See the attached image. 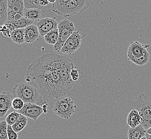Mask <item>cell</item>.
Listing matches in <instances>:
<instances>
[{"mask_svg":"<svg viewBox=\"0 0 151 139\" xmlns=\"http://www.w3.org/2000/svg\"><path fill=\"white\" fill-rule=\"evenodd\" d=\"M73 68V62L67 56L49 54L29 65L25 79L38 88L50 109L57 100L76 92L79 81H73L70 75Z\"/></svg>","mask_w":151,"mask_h":139,"instance_id":"1","label":"cell"},{"mask_svg":"<svg viewBox=\"0 0 151 139\" xmlns=\"http://www.w3.org/2000/svg\"><path fill=\"white\" fill-rule=\"evenodd\" d=\"M92 0H56L52 11L65 17L82 14L90 6Z\"/></svg>","mask_w":151,"mask_h":139,"instance_id":"2","label":"cell"},{"mask_svg":"<svg viewBox=\"0 0 151 139\" xmlns=\"http://www.w3.org/2000/svg\"><path fill=\"white\" fill-rule=\"evenodd\" d=\"M14 97H19L25 103L37 104L41 107L47 104L44 96L37 88L27 82L18 84L13 88Z\"/></svg>","mask_w":151,"mask_h":139,"instance_id":"3","label":"cell"},{"mask_svg":"<svg viewBox=\"0 0 151 139\" xmlns=\"http://www.w3.org/2000/svg\"><path fill=\"white\" fill-rule=\"evenodd\" d=\"M132 109L139 112L142 118V125L146 130L151 127V98L144 94H141L131 103Z\"/></svg>","mask_w":151,"mask_h":139,"instance_id":"4","label":"cell"},{"mask_svg":"<svg viewBox=\"0 0 151 139\" xmlns=\"http://www.w3.org/2000/svg\"><path fill=\"white\" fill-rule=\"evenodd\" d=\"M76 107L73 100L70 97H67L57 100L52 109L56 116L68 120L75 113Z\"/></svg>","mask_w":151,"mask_h":139,"instance_id":"5","label":"cell"},{"mask_svg":"<svg viewBox=\"0 0 151 139\" xmlns=\"http://www.w3.org/2000/svg\"><path fill=\"white\" fill-rule=\"evenodd\" d=\"M58 29L59 37L58 41L54 45L53 49L55 52H61L65 42L76 29L73 21L68 19L60 21L58 23Z\"/></svg>","mask_w":151,"mask_h":139,"instance_id":"6","label":"cell"},{"mask_svg":"<svg viewBox=\"0 0 151 139\" xmlns=\"http://www.w3.org/2000/svg\"><path fill=\"white\" fill-rule=\"evenodd\" d=\"M86 34H81L78 30H76L65 42L61 52L65 55H71L81 47V41L86 37Z\"/></svg>","mask_w":151,"mask_h":139,"instance_id":"7","label":"cell"},{"mask_svg":"<svg viewBox=\"0 0 151 139\" xmlns=\"http://www.w3.org/2000/svg\"><path fill=\"white\" fill-rule=\"evenodd\" d=\"M19 111V113L26 117L35 121L37 120L42 113H44L43 108L41 106L31 103H25L23 108Z\"/></svg>","mask_w":151,"mask_h":139,"instance_id":"8","label":"cell"},{"mask_svg":"<svg viewBox=\"0 0 151 139\" xmlns=\"http://www.w3.org/2000/svg\"><path fill=\"white\" fill-rule=\"evenodd\" d=\"M37 26L38 27L40 35L44 37L47 33L57 29L58 23L55 18H44L38 20Z\"/></svg>","mask_w":151,"mask_h":139,"instance_id":"9","label":"cell"},{"mask_svg":"<svg viewBox=\"0 0 151 139\" xmlns=\"http://www.w3.org/2000/svg\"><path fill=\"white\" fill-rule=\"evenodd\" d=\"M14 95L8 92H3L0 95V117L2 118L12 107Z\"/></svg>","mask_w":151,"mask_h":139,"instance_id":"10","label":"cell"},{"mask_svg":"<svg viewBox=\"0 0 151 139\" xmlns=\"http://www.w3.org/2000/svg\"><path fill=\"white\" fill-rule=\"evenodd\" d=\"M150 47V44H142L138 41L131 42L128 48L127 56L139 58L145 54Z\"/></svg>","mask_w":151,"mask_h":139,"instance_id":"11","label":"cell"},{"mask_svg":"<svg viewBox=\"0 0 151 139\" xmlns=\"http://www.w3.org/2000/svg\"><path fill=\"white\" fill-rule=\"evenodd\" d=\"M40 33L37 26L34 24L25 28V41L27 44H32L38 40Z\"/></svg>","mask_w":151,"mask_h":139,"instance_id":"12","label":"cell"},{"mask_svg":"<svg viewBox=\"0 0 151 139\" xmlns=\"http://www.w3.org/2000/svg\"><path fill=\"white\" fill-rule=\"evenodd\" d=\"M142 118L139 112L136 109H132L128 114L127 124L131 128H135L142 124Z\"/></svg>","mask_w":151,"mask_h":139,"instance_id":"13","label":"cell"},{"mask_svg":"<svg viewBox=\"0 0 151 139\" xmlns=\"http://www.w3.org/2000/svg\"><path fill=\"white\" fill-rule=\"evenodd\" d=\"M146 130L142 125L135 128H130L128 130V139H140L145 136Z\"/></svg>","mask_w":151,"mask_h":139,"instance_id":"14","label":"cell"},{"mask_svg":"<svg viewBox=\"0 0 151 139\" xmlns=\"http://www.w3.org/2000/svg\"><path fill=\"white\" fill-rule=\"evenodd\" d=\"M8 11L24 14L25 9L24 0H8Z\"/></svg>","mask_w":151,"mask_h":139,"instance_id":"15","label":"cell"},{"mask_svg":"<svg viewBox=\"0 0 151 139\" xmlns=\"http://www.w3.org/2000/svg\"><path fill=\"white\" fill-rule=\"evenodd\" d=\"M10 38L16 44H22L25 43V29H14L11 33Z\"/></svg>","mask_w":151,"mask_h":139,"instance_id":"16","label":"cell"},{"mask_svg":"<svg viewBox=\"0 0 151 139\" xmlns=\"http://www.w3.org/2000/svg\"><path fill=\"white\" fill-rule=\"evenodd\" d=\"M8 12V0H0V26H3L6 23Z\"/></svg>","mask_w":151,"mask_h":139,"instance_id":"17","label":"cell"},{"mask_svg":"<svg viewBox=\"0 0 151 139\" xmlns=\"http://www.w3.org/2000/svg\"><path fill=\"white\" fill-rule=\"evenodd\" d=\"M129 61H131L133 63L138 66H144L148 63L150 59V54L147 50L142 56L139 58H136L134 57L129 56L128 57Z\"/></svg>","mask_w":151,"mask_h":139,"instance_id":"18","label":"cell"},{"mask_svg":"<svg viewBox=\"0 0 151 139\" xmlns=\"http://www.w3.org/2000/svg\"><path fill=\"white\" fill-rule=\"evenodd\" d=\"M26 116L20 113V116L17 121L12 126V128L16 132L19 133L20 131L23 130L28 123V119Z\"/></svg>","mask_w":151,"mask_h":139,"instance_id":"19","label":"cell"},{"mask_svg":"<svg viewBox=\"0 0 151 139\" xmlns=\"http://www.w3.org/2000/svg\"><path fill=\"white\" fill-rule=\"evenodd\" d=\"M41 9L32 8V9H25L24 12V17L31 20H37L40 17L41 15Z\"/></svg>","mask_w":151,"mask_h":139,"instance_id":"20","label":"cell"},{"mask_svg":"<svg viewBox=\"0 0 151 139\" xmlns=\"http://www.w3.org/2000/svg\"><path fill=\"white\" fill-rule=\"evenodd\" d=\"M59 33L58 29H55L47 33L44 37V40L47 44L54 45L58 41Z\"/></svg>","mask_w":151,"mask_h":139,"instance_id":"21","label":"cell"},{"mask_svg":"<svg viewBox=\"0 0 151 139\" xmlns=\"http://www.w3.org/2000/svg\"><path fill=\"white\" fill-rule=\"evenodd\" d=\"M35 20H31L27 19L25 17L22 18L19 20L15 21H11L12 25L14 26L15 29H25L26 27L35 23Z\"/></svg>","mask_w":151,"mask_h":139,"instance_id":"22","label":"cell"},{"mask_svg":"<svg viewBox=\"0 0 151 139\" xmlns=\"http://www.w3.org/2000/svg\"><path fill=\"white\" fill-rule=\"evenodd\" d=\"M15 29L11 22H6L3 26H1V33L6 38H10L12 32Z\"/></svg>","mask_w":151,"mask_h":139,"instance_id":"23","label":"cell"},{"mask_svg":"<svg viewBox=\"0 0 151 139\" xmlns=\"http://www.w3.org/2000/svg\"><path fill=\"white\" fill-rule=\"evenodd\" d=\"M39 1L40 0H24L25 9H42L43 7L40 5Z\"/></svg>","mask_w":151,"mask_h":139,"instance_id":"24","label":"cell"},{"mask_svg":"<svg viewBox=\"0 0 151 139\" xmlns=\"http://www.w3.org/2000/svg\"><path fill=\"white\" fill-rule=\"evenodd\" d=\"M8 125L6 120H1L0 122V139H8Z\"/></svg>","mask_w":151,"mask_h":139,"instance_id":"25","label":"cell"},{"mask_svg":"<svg viewBox=\"0 0 151 139\" xmlns=\"http://www.w3.org/2000/svg\"><path fill=\"white\" fill-rule=\"evenodd\" d=\"M20 113L16 111H13L6 117V120L8 125L12 126L17 121L19 117Z\"/></svg>","mask_w":151,"mask_h":139,"instance_id":"26","label":"cell"},{"mask_svg":"<svg viewBox=\"0 0 151 139\" xmlns=\"http://www.w3.org/2000/svg\"><path fill=\"white\" fill-rule=\"evenodd\" d=\"M24 14L18 12L8 11V19L6 22L15 21L19 20L22 18L23 17Z\"/></svg>","mask_w":151,"mask_h":139,"instance_id":"27","label":"cell"},{"mask_svg":"<svg viewBox=\"0 0 151 139\" xmlns=\"http://www.w3.org/2000/svg\"><path fill=\"white\" fill-rule=\"evenodd\" d=\"M25 102L22 99L19 97H15L12 101V107L16 111H19L23 108Z\"/></svg>","mask_w":151,"mask_h":139,"instance_id":"28","label":"cell"},{"mask_svg":"<svg viewBox=\"0 0 151 139\" xmlns=\"http://www.w3.org/2000/svg\"><path fill=\"white\" fill-rule=\"evenodd\" d=\"M8 139H18V133L16 132L11 125H8Z\"/></svg>","mask_w":151,"mask_h":139,"instance_id":"29","label":"cell"},{"mask_svg":"<svg viewBox=\"0 0 151 139\" xmlns=\"http://www.w3.org/2000/svg\"><path fill=\"white\" fill-rule=\"evenodd\" d=\"M70 75L73 81H76V82L79 81V73L78 70L75 69V67L71 70L70 73Z\"/></svg>","mask_w":151,"mask_h":139,"instance_id":"30","label":"cell"},{"mask_svg":"<svg viewBox=\"0 0 151 139\" xmlns=\"http://www.w3.org/2000/svg\"><path fill=\"white\" fill-rule=\"evenodd\" d=\"M49 3H50V2L48 0H40L39 1V4L42 7L48 6L49 4Z\"/></svg>","mask_w":151,"mask_h":139,"instance_id":"31","label":"cell"},{"mask_svg":"<svg viewBox=\"0 0 151 139\" xmlns=\"http://www.w3.org/2000/svg\"><path fill=\"white\" fill-rule=\"evenodd\" d=\"M146 133L148 134H150V135H151V127H150L146 130Z\"/></svg>","mask_w":151,"mask_h":139,"instance_id":"32","label":"cell"},{"mask_svg":"<svg viewBox=\"0 0 151 139\" xmlns=\"http://www.w3.org/2000/svg\"><path fill=\"white\" fill-rule=\"evenodd\" d=\"M145 136H146V138H147V139H151V135H150L146 133Z\"/></svg>","mask_w":151,"mask_h":139,"instance_id":"33","label":"cell"},{"mask_svg":"<svg viewBox=\"0 0 151 139\" xmlns=\"http://www.w3.org/2000/svg\"><path fill=\"white\" fill-rule=\"evenodd\" d=\"M48 1L50 2V3L54 4V3L56 1V0H48Z\"/></svg>","mask_w":151,"mask_h":139,"instance_id":"34","label":"cell"},{"mask_svg":"<svg viewBox=\"0 0 151 139\" xmlns=\"http://www.w3.org/2000/svg\"><path fill=\"white\" fill-rule=\"evenodd\" d=\"M140 139H147V138H146V136H144V137H142V138Z\"/></svg>","mask_w":151,"mask_h":139,"instance_id":"35","label":"cell"}]
</instances>
